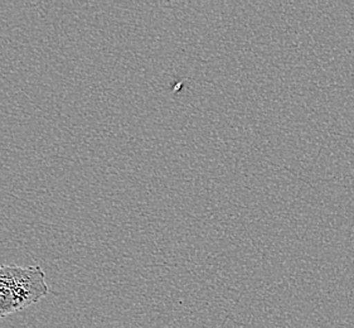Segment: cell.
<instances>
[{
    "mask_svg": "<svg viewBox=\"0 0 354 328\" xmlns=\"http://www.w3.org/2000/svg\"><path fill=\"white\" fill-rule=\"evenodd\" d=\"M48 293L46 273L41 266H0V318L26 309Z\"/></svg>",
    "mask_w": 354,
    "mask_h": 328,
    "instance_id": "cell-1",
    "label": "cell"
}]
</instances>
